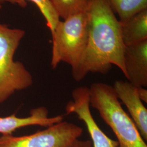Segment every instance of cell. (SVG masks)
<instances>
[{
    "instance_id": "obj_4",
    "label": "cell",
    "mask_w": 147,
    "mask_h": 147,
    "mask_svg": "<svg viewBox=\"0 0 147 147\" xmlns=\"http://www.w3.org/2000/svg\"><path fill=\"white\" fill-rule=\"evenodd\" d=\"M52 38V68H56L61 62L68 64L71 69L75 68L82 57L88 42L87 12L71 16L63 21L59 20Z\"/></svg>"
},
{
    "instance_id": "obj_12",
    "label": "cell",
    "mask_w": 147,
    "mask_h": 147,
    "mask_svg": "<svg viewBox=\"0 0 147 147\" xmlns=\"http://www.w3.org/2000/svg\"><path fill=\"white\" fill-rule=\"evenodd\" d=\"M26 1L34 3L42 13L47 21V25L49 28L51 35L55 31V29L59 21V18L50 0H16V4L22 7L26 5Z\"/></svg>"
},
{
    "instance_id": "obj_10",
    "label": "cell",
    "mask_w": 147,
    "mask_h": 147,
    "mask_svg": "<svg viewBox=\"0 0 147 147\" xmlns=\"http://www.w3.org/2000/svg\"><path fill=\"white\" fill-rule=\"evenodd\" d=\"M111 8L124 23L140 11L147 8V0H107Z\"/></svg>"
},
{
    "instance_id": "obj_1",
    "label": "cell",
    "mask_w": 147,
    "mask_h": 147,
    "mask_svg": "<svg viewBox=\"0 0 147 147\" xmlns=\"http://www.w3.org/2000/svg\"><path fill=\"white\" fill-rule=\"evenodd\" d=\"M88 38L87 47L78 65L71 69L76 81H82L89 73H107L112 65L126 76L124 67L125 45L121 24L107 0H91L87 11Z\"/></svg>"
},
{
    "instance_id": "obj_14",
    "label": "cell",
    "mask_w": 147,
    "mask_h": 147,
    "mask_svg": "<svg viewBox=\"0 0 147 147\" xmlns=\"http://www.w3.org/2000/svg\"><path fill=\"white\" fill-rule=\"evenodd\" d=\"M137 93L140 99L144 101L146 103L147 102V90L144 87H139L137 88Z\"/></svg>"
},
{
    "instance_id": "obj_6",
    "label": "cell",
    "mask_w": 147,
    "mask_h": 147,
    "mask_svg": "<svg viewBox=\"0 0 147 147\" xmlns=\"http://www.w3.org/2000/svg\"><path fill=\"white\" fill-rule=\"evenodd\" d=\"M117 98L126 106L143 138L147 140V110L137 93V88L129 82L115 81L113 86Z\"/></svg>"
},
{
    "instance_id": "obj_11",
    "label": "cell",
    "mask_w": 147,
    "mask_h": 147,
    "mask_svg": "<svg viewBox=\"0 0 147 147\" xmlns=\"http://www.w3.org/2000/svg\"><path fill=\"white\" fill-rule=\"evenodd\" d=\"M59 18L64 20L71 16L86 13L91 0H50Z\"/></svg>"
},
{
    "instance_id": "obj_8",
    "label": "cell",
    "mask_w": 147,
    "mask_h": 147,
    "mask_svg": "<svg viewBox=\"0 0 147 147\" xmlns=\"http://www.w3.org/2000/svg\"><path fill=\"white\" fill-rule=\"evenodd\" d=\"M49 112L45 107L32 109L30 116L20 118L16 115L0 117V133L2 135H12L16 130L31 125H39L47 127L63 121V116L49 117Z\"/></svg>"
},
{
    "instance_id": "obj_15",
    "label": "cell",
    "mask_w": 147,
    "mask_h": 147,
    "mask_svg": "<svg viewBox=\"0 0 147 147\" xmlns=\"http://www.w3.org/2000/svg\"><path fill=\"white\" fill-rule=\"evenodd\" d=\"M4 3H11L13 4L16 3V0H0V5Z\"/></svg>"
},
{
    "instance_id": "obj_7",
    "label": "cell",
    "mask_w": 147,
    "mask_h": 147,
    "mask_svg": "<svg viewBox=\"0 0 147 147\" xmlns=\"http://www.w3.org/2000/svg\"><path fill=\"white\" fill-rule=\"evenodd\" d=\"M126 78L136 88L147 87V39L125 46Z\"/></svg>"
},
{
    "instance_id": "obj_2",
    "label": "cell",
    "mask_w": 147,
    "mask_h": 147,
    "mask_svg": "<svg viewBox=\"0 0 147 147\" xmlns=\"http://www.w3.org/2000/svg\"><path fill=\"white\" fill-rule=\"evenodd\" d=\"M89 89L90 106L96 109L117 138V147H147L134 122L123 110L113 86L95 82Z\"/></svg>"
},
{
    "instance_id": "obj_5",
    "label": "cell",
    "mask_w": 147,
    "mask_h": 147,
    "mask_svg": "<svg viewBox=\"0 0 147 147\" xmlns=\"http://www.w3.org/2000/svg\"><path fill=\"white\" fill-rule=\"evenodd\" d=\"M82 132L80 126L62 121L30 135H2L0 147H68Z\"/></svg>"
},
{
    "instance_id": "obj_13",
    "label": "cell",
    "mask_w": 147,
    "mask_h": 147,
    "mask_svg": "<svg viewBox=\"0 0 147 147\" xmlns=\"http://www.w3.org/2000/svg\"><path fill=\"white\" fill-rule=\"evenodd\" d=\"M68 147H93L92 141L89 140H75Z\"/></svg>"
},
{
    "instance_id": "obj_9",
    "label": "cell",
    "mask_w": 147,
    "mask_h": 147,
    "mask_svg": "<svg viewBox=\"0 0 147 147\" xmlns=\"http://www.w3.org/2000/svg\"><path fill=\"white\" fill-rule=\"evenodd\" d=\"M121 24V36L125 46L147 39V8Z\"/></svg>"
},
{
    "instance_id": "obj_3",
    "label": "cell",
    "mask_w": 147,
    "mask_h": 147,
    "mask_svg": "<svg viewBox=\"0 0 147 147\" xmlns=\"http://www.w3.org/2000/svg\"><path fill=\"white\" fill-rule=\"evenodd\" d=\"M25 34L23 30L0 23V104L16 91L26 89L33 83L32 76L24 65L14 59Z\"/></svg>"
}]
</instances>
